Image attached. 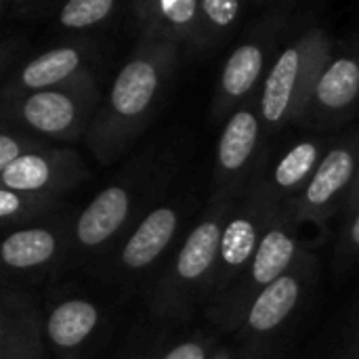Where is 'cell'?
I'll use <instances>...</instances> for the list:
<instances>
[{
  "label": "cell",
  "instance_id": "obj_1",
  "mask_svg": "<svg viewBox=\"0 0 359 359\" xmlns=\"http://www.w3.org/2000/svg\"><path fill=\"white\" fill-rule=\"evenodd\" d=\"M181 48L166 40H137L84 137L99 164L122 158L147 130L170 90Z\"/></svg>",
  "mask_w": 359,
  "mask_h": 359
},
{
  "label": "cell",
  "instance_id": "obj_2",
  "mask_svg": "<svg viewBox=\"0 0 359 359\" xmlns=\"http://www.w3.org/2000/svg\"><path fill=\"white\" fill-rule=\"evenodd\" d=\"M170 175L172 166L149 151L126 164V168L78 212L69 263L99 269L143 215L162 200Z\"/></svg>",
  "mask_w": 359,
  "mask_h": 359
},
{
  "label": "cell",
  "instance_id": "obj_3",
  "mask_svg": "<svg viewBox=\"0 0 359 359\" xmlns=\"http://www.w3.org/2000/svg\"><path fill=\"white\" fill-rule=\"evenodd\" d=\"M236 204L208 202L198 223L187 231L185 240L179 244L177 252L149 290L147 305L156 318L183 322L200 305L208 303L221 236Z\"/></svg>",
  "mask_w": 359,
  "mask_h": 359
},
{
  "label": "cell",
  "instance_id": "obj_4",
  "mask_svg": "<svg viewBox=\"0 0 359 359\" xmlns=\"http://www.w3.org/2000/svg\"><path fill=\"white\" fill-rule=\"evenodd\" d=\"M332 53V38L322 27H307L280 48L259 90L265 135H276L286 124H303L316 82Z\"/></svg>",
  "mask_w": 359,
  "mask_h": 359
},
{
  "label": "cell",
  "instance_id": "obj_5",
  "mask_svg": "<svg viewBox=\"0 0 359 359\" xmlns=\"http://www.w3.org/2000/svg\"><path fill=\"white\" fill-rule=\"evenodd\" d=\"M2 124L44 141H78L86 137L103 101L97 76H84L63 86L0 95Z\"/></svg>",
  "mask_w": 359,
  "mask_h": 359
},
{
  "label": "cell",
  "instance_id": "obj_6",
  "mask_svg": "<svg viewBox=\"0 0 359 359\" xmlns=\"http://www.w3.org/2000/svg\"><path fill=\"white\" fill-rule=\"evenodd\" d=\"M286 204L276 212L259 250L238 282L206 307V318L225 334L238 332L255 301L273 286L307 250Z\"/></svg>",
  "mask_w": 359,
  "mask_h": 359
},
{
  "label": "cell",
  "instance_id": "obj_7",
  "mask_svg": "<svg viewBox=\"0 0 359 359\" xmlns=\"http://www.w3.org/2000/svg\"><path fill=\"white\" fill-rule=\"evenodd\" d=\"M290 23V4L273 6L236 44L223 63L210 101V120L225 124L227 118L246 101L257 97L269 67L273 65L280 40Z\"/></svg>",
  "mask_w": 359,
  "mask_h": 359
},
{
  "label": "cell",
  "instance_id": "obj_8",
  "mask_svg": "<svg viewBox=\"0 0 359 359\" xmlns=\"http://www.w3.org/2000/svg\"><path fill=\"white\" fill-rule=\"evenodd\" d=\"M318 278V257L305 250L294 265L248 309L236 332L238 359H269L273 345L303 307Z\"/></svg>",
  "mask_w": 359,
  "mask_h": 359
},
{
  "label": "cell",
  "instance_id": "obj_9",
  "mask_svg": "<svg viewBox=\"0 0 359 359\" xmlns=\"http://www.w3.org/2000/svg\"><path fill=\"white\" fill-rule=\"evenodd\" d=\"M191 208L194 198L187 194L160 200L118 244L99 273L120 284H133L147 276L181 236Z\"/></svg>",
  "mask_w": 359,
  "mask_h": 359
},
{
  "label": "cell",
  "instance_id": "obj_10",
  "mask_svg": "<svg viewBox=\"0 0 359 359\" xmlns=\"http://www.w3.org/2000/svg\"><path fill=\"white\" fill-rule=\"evenodd\" d=\"M263 120L259 95L238 107L223 124L208 202L236 204L263 170Z\"/></svg>",
  "mask_w": 359,
  "mask_h": 359
},
{
  "label": "cell",
  "instance_id": "obj_11",
  "mask_svg": "<svg viewBox=\"0 0 359 359\" xmlns=\"http://www.w3.org/2000/svg\"><path fill=\"white\" fill-rule=\"evenodd\" d=\"M278 210L280 208L273 206L261 181L255 179V183L238 200L225 223L221 246H219L217 271L212 278L206 307L212 301H217L223 292H227L238 282V278L246 271Z\"/></svg>",
  "mask_w": 359,
  "mask_h": 359
},
{
  "label": "cell",
  "instance_id": "obj_12",
  "mask_svg": "<svg viewBox=\"0 0 359 359\" xmlns=\"http://www.w3.org/2000/svg\"><path fill=\"white\" fill-rule=\"evenodd\" d=\"M359 172V130L332 143L307 187L286 202L299 227H326L334 215H343Z\"/></svg>",
  "mask_w": 359,
  "mask_h": 359
},
{
  "label": "cell",
  "instance_id": "obj_13",
  "mask_svg": "<svg viewBox=\"0 0 359 359\" xmlns=\"http://www.w3.org/2000/svg\"><path fill=\"white\" fill-rule=\"evenodd\" d=\"M76 217V212L63 208L42 223L8 231L0 250L6 282L11 276L42 278L72 261Z\"/></svg>",
  "mask_w": 359,
  "mask_h": 359
},
{
  "label": "cell",
  "instance_id": "obj_14",
  "mask_svg": "<svg viewBox=\"0 0 359 359\" xmlns=\"http://www.w3.org/2000/svg\"><path fill=\"white\" fill-rule=\"evenodd\" d=\"M359 105V42L334 50L311 93L303 124L316 130H332L351 120Z\"/></svg>",
  "mask_w": 359,
  "mask_h": 359
},
{
  "label": "cell",
  "instance_id": "obj_15",
  "mask_svg": "<svg viewBox=\"0 0 359 359\" xmlns=\"http://www.w3.org/2000/svg\"><path fill=\"white\" fill-rule=\"evenodd\" d=\"M86 179L88 168L82 156L72 147H57L50 143L0 170L2 187L55 200H63Z\"/></svg>",
  "mask_w": 359,
  "mask_h": 359
},
{
  "label": "cell",
  "instance_id": "obj_16",
  "mask_svg": "<svg viewBox=\"0 0 359 359\" xmlns=\"http://www.w3.org/2000/svg\"><path fill=\"white\" fill-rule=\"evenodd\" d=\"M99 48L90 40L76 38L65 44L53 46L19 67L6 78L2 95H25L69 84L84 76H97Z\"/></svg>",
  "mask_w": 359,
  "mask_h": 359
},
{
  "label": "cell",
  "instance_id": "obj_17",
  "mask_svg": "<svg viewBox=\"0 0 359 359\" xmlns=\"http://www.w3.org/2000/svg\"><path fill=\"white\" fill-rule=\"evenodd\" d=\"M126 8L139 40H166L194 50H212L202 0H137Z\"/></svg>",
  "mask_w": 359,
  "mask_h": 359
},
{
  "label": "cell",
  "instance_id": "obj_18",
  "mask_svg": "<svg viewBox=\"0 0 359 359\" xmlns=\"http://www.w3.org/2000/svg\"><path fill=\"white\" fill-rule=\"evenodd\" d=\"M0 359H46L44 318L29 290H2L0 301Z\"/></svg>",
  "mask_w": 359,
  "mask_h": 359
},
{
  "label": "cell",
  "instance_id": "obj_19",
  "mask_svg": "<svg viewBox=\"0 0 359 359\" xmlns=\"http://www.w3.org/2000/svg\"><path fill=\"white\" fill-rule=\"evenodd\" d=\"M332 143L334 139L330 137L301 139L294 145H290L273 164L261 170L257 179L265 187L276 208H282L286 202L297 198L307 187Z\"/></svg>",
  "mask_w": 359,
  "mask_h": 359
},
{
  "label": "cell",
  "instance_id": "obj_20",
  "mask_svg": "<svg viewBox=\"0 0 359 359\" xmlns=\"http://www.w3.org/2000/svg\"><path fill=\"white\" fill-rule=\"evenodd\" d=\"M103 324L101 307L84 297H69L53 305L44 318L46 347L57 359H74L95 339Z\"/></svg>",
  "mask_w": 359,
  "mask_h": 359
},
{
  "label": "cell",
  "instance_id": "obj_21",
  "mask_svg": "<svg viewBox=\"0 0 359 359\" xmlns=\"http://www.w3.org/2000/svg\"><path fill=\"white\" fill-rule=\"evenodd\" d=\"M61 210H63V200L0 187V221L2 227L8 231L42 223L59 215Z\"/></svg>",
  "mask_w": 359,
  "mask_h": 359
},
{
  "label": "cell",
  "instance_id": "obj_22",
  "mask_svg": "<svg viewBox=\"0 0 359 359\" xmlns=\"http://www.w3.org/2000/svg\"><path fill=\"white\" fill-rule=\"evenodd\" d=\"M120 4L114 0H69L59 6L55 21L69 32H84L99 27L114 19Z\"/></svg>",
  "mask_w": 359,
  "mask_h": 359
},
{
  "label": "cell",
  "instance_id": "obj_23",
  "mask_svg": "<svg viewBox=\"0 0 359 359\" xmlns=\"http://www.w3.org/2000/svg\"><path fill=\"white\" fill-rule=\"evenodd\" d=\"M44 145H48V141L2 124V128H0V170L8 168L13 162L21 160L27 154L42 149Z\"/></svg>",
  "mask_w": 359,
  "mask_h": 359
},
{
  "label": "cell",
  "instance_id": "obj_24",
  "mask_svg": "<svg viewBox=\"0 0 359 359\" xmlns=\"http://www.w3.org/2000/svg\"><path fill=\"white\" fill-rule=\"evenodd\" d=\"M359 265V210L345 221L337 248H334V273L343 276Z\"/></svg>",
  "mask_w": 359,
  "mask_h": 359
},
{
  "label": "cell",
  "instance_id": "obj_25",
  "mask_svg": "<svg viewBox=\"0 0 359 359\" xmlns=\"http://www.w3.org/2000/svg\"><path fill=\"white\" fill-rule=\"evenodd\" d=\"M217 347L219 345L212 337L194 334V337L179 341L177 345H172L170 349H166L160 358L156 359H210Z\"/></svg>",
  "mask_w": 359,
  "mask_h": 359
},
{
  "label": "cell",
  "instance_id": "obj_26",
  "mask_svg": "<svg viewBox=\"0 0 359 359\" xmlns=\"http://www.w3.org/2000/svg\"><path fill=\"white\" fill-rule=\"evenodd\" d=\"M332 359H359V324L351 330V334L345 339V343L339 347Z\"/></svg>",
  "mask_w": 359,
  "mask_h": 359
},
{
  "label": "cell",
  "instance_id": "obj_27",
  "mask_svg": "<svg viewBox=\"0 0 359 359\" xmlns=\"http://www.w3.org/2000/svg\"><path fill=\"white\" fill-rule=\"evenodd\" d=\"M358 210H359V172H358V179H355V185H353V189H351V194H349V200H347V204H345L343 219H345V221H349Z\"/></svg>",
  "mask_w": 359,
  "mask_h": 359
},
{
  "label": "cell",
  "instance_id": "obj_28",
  "mask_svg": "<svg viewBox=\"0 0 359 359\" xmlns=\"http://www.w3.org/2000/svg\"><path fill=\"white\" fill-rule=\"evenodd\" d=\"M210 359H236V353H233L229 347H223V345H219V347L215 349V353L210 355Z\"/></svg>",
  "mask_w": 359,
  "mask_h": 359
},
{
  "label": "cell",
  "instance_id": "obj_29",
  "mask_svg": "<svg viewBox=\"0 0 359 359\" xmlns=\"http://www.w3.org/2000/svg\"><path fill=\"white\" fill-rule=\"evenodd\" d=\"M151 359H156V358H151Z\"/></svg>",
  "mask_w": 359,
  "mask_h": 359
}]
</instances>
